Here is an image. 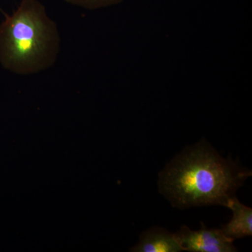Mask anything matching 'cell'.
Wrapping results in <instances>:
<instances>
[{
	"instance_id": "7a4b0ae2",
	"label": "cell",
	"mask_w": 252,
	"mask_h": 252,
	"mask_svg": "<svg viewBox=\"0 0 252 252\" xmlns=\"http://www.w3.org/2000/svg\"><path fill=\"white\" fill-rule=\"evenodd\" d=\"M60 49L57 25L38 0H23L0 25V63L10 72L28 75L46 70Z\"/></svg>"
},
{
	"instance_id": "3957f363",
	"label": "cell",
	"mask_w": 252,
	"mask_h": 252,
	"mask_svg": "<svg viewBox=\"0 0 252 252\" xmlns=\"http://www.w3.org/2000/svg\"><path fill=\"white\" fill-rule=\"evenodd\" d=\"M182 251L190 252H235L238 250L233 245L234 240L228 238L222 230L208 229L205 225L201 229L192 230L182 225L174 233Z\"/></svg>"
},
{
	"instance_id": "6da1fadb",
	"label": "cell",
	"mask_w": 252,
	"mask_h": 252,
	"mask_svg": "<svg viewBox=\"0 0 252 252\" xmlns=\"http://www.w3.org/2000/svg\"><path fill=\"white\" fill-rule=\"evenodd\" d=\"M251 170L222 157L208 142L185 147L159 173V193L179 209L222 205L235 196Z\"/></svg>"
},
{
	"instance_id": "5b68a950",
	"label": "cell",
	"mask_w": 252,
	"mask_h": 252,
	"mask_svg": "<svg viewBox=\"0 0 252 252\" xmlns=\"http://www.w3.org/2000/svg\"><path fill=\"white\" fill-rule=\"evenodd\" d=\"M225 207L233 212L232 220L220 229L228 238L236 240L252 235V209L239 201L236 196L230 198Z\"/></svg>"
},
{
	"instance_id": "8992f818",
	"label": "cell",
	"mask_w": 252,
	"mask_h": 252,
	"mask_svg": "<svg viewBox=\"0 0 252 252\" xmlns=\"http://www.w3.org/2000/svg\"><path fill=\"white\" fill-rule=\"evenodd\" d=\"M69 4L85 8V9H94L99 7L116 4L121 0H64Z\"/></svg>"
},
{
	"instance_id": "277c9868",
	"label": "cell",
	"mask_w": 252,
	"mask_h": 252,
	"mask_svg": "<svg viewBox=\"0 0 252 252\" xmlns=\"http://www.w3.org/2000/svg\"><path fill=\"white\" fill-rule=\"evenodd\" d=\"M135 252H180L174 233L160 227H152L142 232L139 243L131 250Z\"/></svg>"
}]
</instances>
